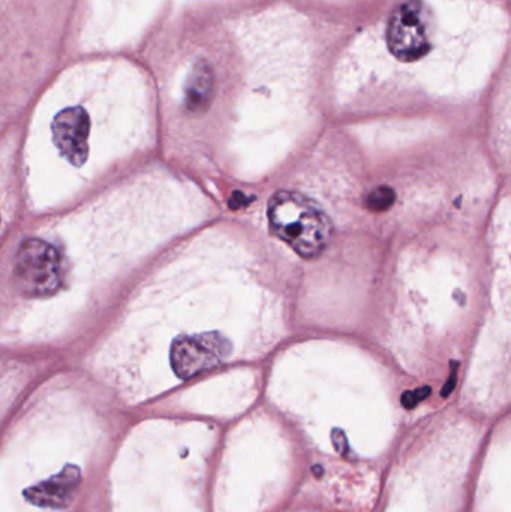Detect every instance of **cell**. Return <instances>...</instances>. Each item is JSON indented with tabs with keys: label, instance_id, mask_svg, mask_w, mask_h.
<instances>
[{
	"label": "cell",
	"instance_id": "cell-1",
	"mask_svg": "<svg viewBox=\"0 0 511 512\" xmlns=\"http://www.w3.org/2000/svg\"><path fill=\"white\" fill-rule=\"evenodd\" d=\"M269 221L273 231L305 258L320 255L332 236V225L327 216L312 201L296 192L282 191L273 195Z\"/></svg>",
	"mask_w": 511,
	"mask_h": 512
},
{
	"label": "cell",
	"instance_id": "cell-2",
	"mask_svg": "<svg viewBox=\"0 0 511 512\" xmlns=\"http://www.w3.org/2000/svg\"><path fill=\"white\" fill-rule=\"evenodd\" d=\"M15 279L24 294L45 297L59 289L63 279L59 251L41 239L21 243L15 255Z\"/></svg>",
	"mask_w": 511,
	"mask_h": 512
},
{
	"label": "cell",
	"instance_id": "cell-3",
	"mask_svg": "<svg viewBox=\"0 0 511 512\" xmlns=\"http://www.w3.org/2000/svg\"><path fill=\"white\" fill-rule=\"evenodd\" d=\"M431 15L419 0L402 5L389 26V44L402 59H419L428 50Z\"/></svg>",
	"mask_w": 511,
	"mask_h": 512
},
{
	"label": "cell",
	"instance_id": "cell-4",
	"mask_svg": "<svg viewBox=\"0 0 511 512\" xmlns=\"http://www.w3.org/2000/svg\"><path fill=\"white\" fill-rule=\"evenodd\" d=\"M227 349V343L215 336L180 340L173 348L171 364L177 375L191 378L218 364L227 354Z\"/></svg>",
	"mask_w": 511,
	"mask_h": 512
},
{
	"label": "cell",
	"instance_id": "cell-5",
	"mask_svg": "<svg viewBox=\"0 0 511 512\" xmlns=\"http://www.w3.org/2000/svg\"><path fill=\"white\" fill-rule=\"evenodd\" d=\"M89 131V117L83 108H68L54 119V143L60 153L74 165H81L86 161Z\"/></svg>",
	"mask_w": 511,
	"mask_h": 512
},
{
	"label": "cell",
	"instance_id": "cell-6",
	"mask_svg": "<svg viewBox=\"0 0 511 512\" xmlns=\"http://www.w3.org/2000/svg\"><path fill=\"white\" fill-rule=\"evenodd\" d=\"M81 472L77 466L68 465L60 474L24 492V498L38 507L63 508L69 505L80 486Z\"/></svg>",
	"mask_w": 511,
	"mask_h": 512
},
{
	"label": "cell",
	"instance_id": "cell-7",
	"mask_svg": "<svg viewBox=\"0 0 511 512\" xmlns=\"http://www.w3.org/2000/svg\"><path fill=\"white\" fill-rule=\"evenodd\" d=\"M215 90V75L209 63H195L194 69L189 74L185 86V104L186 108L192 113H201L209 107Z\"/></svg>",
	"mask_w": 511,
	"mask_h": 512
},
{
	"label": "cell",
	"instance_id": "cell-8",
	"mask_svg": "<svg viewBox=\"0 0 511 512\" xmlns=\"http://www.w3.org/2000/svg\"><path fill=\"white\" fill-rule=\"evenodd\" d=\"M393 203H395V192L387 186H380L368 197V207L374 212H384Z\"/></svg>",
	"mask_w": 511,
	"mask_h": 512
},
{
	"label": "cell",
	"instance_id": "cell-9",
	"mask_svg": "<svg viewBox=\"0 0 511 512\" xmlns=\"http://www.w3.org/2000/svg\"><path fill=\"white\" fill-rule=\"evenodd\" d=\"M428 394V388H420V390L414 391V393L413 391H410V393H405L402 402H404V405L407 406V408H413V406H416L420 400L425 399Z\"/></svg>",
	"mask_w": 511,
	"mask_h": 512
}]
</instances>
